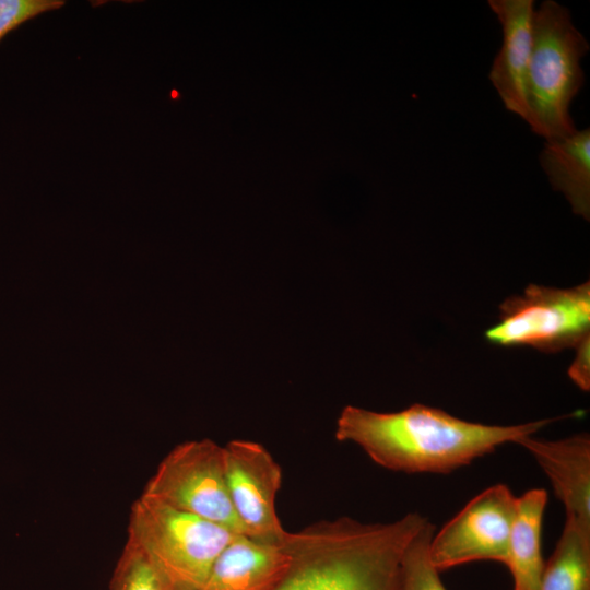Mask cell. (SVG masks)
Here are the masks:
<instances>
[{
	"mask_svg": "<svg viewBox=\"0 0 590 590\" xmlns=\"http://www.w3.org/2000/svg\"><path fill=\"white\" fill-rule=\"evenodd\" d=\"M516 499L505 484H495L473 497L434 533L429 556L440 573L477 560L505 563Z\"/></svg>",
	"mask_w": 590,
	"mask_h": 590,
	"instance_id": "obj_7",
	"label": "cell"
},
{
	"mask_svg": "<svg viewBox=\"0 0 590 590\" xmlns=\"http://www.w3.org/2000/svg\"><path fill=\"white\" fill-rule=\"evenodd\" d=\"M547 492L532 488L516 499L507 557L514 590H540L545 563L542 555L543 517Z\"/></svg>",
	"mask_w": 590,
	"mask_h": 590,
	"instance_id": "obj_12",
	"label": "cell"
},
{
	"mask_svg": "<svg viewBox=\"0 0 590 590\" xmlns=\"http://www.w3.org/2000/svg\"><path fill=\"white\" fill-rule=\"evenodd\" d=\"M576 356L568 369V377L582 391L590 390V334H587L576 346Z\"/></svg>",
	"mask_w": 590,
	"mask_h": 590,
	"instance_id": "obj_18",
	"label": "cell"
},
{
	"mask_svg": "<svg viewBox=\"0 0 590 590\" xmlns=\"http://www.w3.org/2000/svg\"><path fill=\"white\" fill-rule=\"evenodd\" d=\"M533 436V435H532ZM532 436L520 439L548 477L566 518L590 524V437L578 434L559 440Z\"/></svg>",
	"mask_w": 590,
	"mask_h": 590,
	"instance_id": "obj_10",
	"label": "cell"
},
{
	"mask_svg": "<svg viewBox=\"0 0 590 590\" xmlns=\"http://www.w3.org/2000/svg\"><path fill=\"white\" fill-rule=\"evenodd\" d=\"M236 535L142 494L131 507L127 542L146 557L166 590H200Z\"/></svg>",
	"mask_w": 590,
	"mask_h": 590,
	"instance_id": "obj_4",
	"label": "cell"
},
{
	"mask_svg": "<svg viewBox=\"0 0 590 590\" xmlns=\"http://www.w3.org/2000/svg\"><path fill=\"white\" fill-rule=\"evenodd\" d=\"M427 518L410 512L387 523L350 517L287 533L291 565L276 590H400L401 558Z\"/></svg>",
	"mask_w": 590,
	"mask_h": 590,
	"instance_id": "obj_2",
	"label": "cell"
},
{
	"mask_svg": "<svg viewBox=\"0 0 590 590\" xmlns=\"http://www.w3.org/2000/svg\"><path fill=\"white\" fill-rule=\"evenodd\" d=\"M540 164L554 190L560 191L575 214L590 219V129L545 141Z\"/></svg>",
	"mask_w": 590,
	"mask_h": 590,
	"instance_id": "obj_13",
	"label": "cell"
},
{
	"mask_svg": "<svg viewBox=\"0 0 590 590\" xmlns=\"http://www.w3.org/2000/svg\"><path fill=\"white\" fill-rule=\"evenodd\" d=\"M110 590H166L146 557L131 543L126 546L115 566Z\"/></svg>",
	"mask_w": 590,
	"mask_h": 590,
	"instance_id": "obj_16",
	"label": "cell"
},
{
	"mask_svg": "<svg viewBox=\"0 0 590 590\" xmlns=\"http://www.w3.org/2000/svg\"><path fill=\"white\" fill-rule=\"evenodd\" d=\"M555 420L500 426L469 422L420 403L391 413L347 405L338 418L335 438L356 444L388 470L449 473Z\"/></svg>",
	"mask_w": 590,
	"mask_h": 590,
	"instance_id": "obj_1",
	"label": "cell"
},
{
	"mask_svg": "<svg viewBox=\"0 0 590 590\" xmlns=\"http://www.w3.org/2000/svg\"><path fill=\"white\" fill-rule=\"evenodd\" d=\"M142 494L245 535L228 494L224 446L210 439L176 446Z\"/></svg>",
	"mask_w": 590,
	"mask_h": 590,
	"instance_id": "obj_6",
	"label": "cell"
},
{
	"mask_svg": "<svg viewBox=\"0 0 590 590\" xmlns=\"http://www.w3.org/2000/svg\"><path fill=\"white\" fill-rule=\"evenodd\" d=\"M291 560L282 545L237 534L217 557L200 590H276Z\"/></svg>",
	"mask_w": 590,
	"mask_h": 590,
	"instance_id": "obj_11",
	"label": "cell"
},
{
	"mask_svg": "<svg viewBox=\"0 0 590 590\" xmlns=\"http://www.w3.org/2000/svg\"><path fill=\"white\" fill-rule=\"evenodd\" d=\"M435 526L426 521L404 548L400 566V590H447L429 556Z\"/></svg>",
	"mask_w": 590,
	"mask_h": 590,
	"instance_id": "obj_15",
	"label": "cell"
},
{
	"mask_svg": "<svg viewBox=\"0 0 590 590\" xmlns=\"http://www.w3.org/2000/svg\"><path fill=\"white\" fill-rule=\"evenodd\" d=\"M589 49L566 7L545 0L534 10L526 122L545 141L577 130L570 104L585 84L580 62Z\"/></svg>",
	"mask_w": 590,
	"mask_h": 590,
	"instance_id": "obj_3",
	"label": "cell"
},
{
	"mask_svg": "<svg viewBox=\"0 0 590 590\" xmlns=\"http://www.w3.org/2000/svg\"><path fill=\"white\" fill-rule=\"evenodd\" d=\"M540 590H590V524L566 518Z\"/></svg>",
	"mask_w": 590,
	"mask_h": 590,
	"instance_id": "obj_14",
	"label": "cell"
},
{
	"mask_svg": "<svg viewBox=\"0 0 590 590\" xmlns=\"http://www.w3.org/2000/svg\"><path fill=\"white\" fill-rule=\"evenodd\" d=\"M487 3L503 28V44L493 61L488 79L505 108L526 121L534 1L489 0Z\"/></svg>",
	"mask_w": 590,
	"mask_h": 590,
	"instance_id": "obj_9",
	"label": "cell"
},
{
	"mask_svg": "<svg viewBox=\"0 0 590 590\" xmlns=\"http://www.w3.org/2000/svg\"><path fill=\"white\" fill-rule=\"evenodd\" d=\"M229 498L245 535L282 545L287 531L275 510L282 471L271 453L250 440H232L224 446Z\"/></svg>",
	"mask_w": 590,
	"mask_h": 590,
	"instance_id": "obj_8",
	"label": "cell"
},
{
	"mask_svg": "<svg viewBox=\"0 0 590 590\" xmlns=\"http://www.w3.org/2000/svg\"><path fill=\"white\" fill-rule=\"evenodd\" d=\"M63 4L61 0H0V40L26 21Z\"/></svg>",
	"mask_w": 590,
	"mask_h": 590,
	"instance_id": "obj_17",
	"label": "cell"
},
{
	"mask_svg": "<svg viewBox=\"0 0 590 590\" xmlns=\"http://www.w3.org/2000/svg\"><path fill=\"white\" fill-rule=\"evenodd\" d=\"M590 284L556 288L530 284L499 306V321L485 338L500 346H530L544 353L575 347L590 334Z\"/></svg>",
	"mask_w": 590,
	"mask_h": 590,
	"instance_id": "obj_5",
	"label": "cell"
}]
</instances>
